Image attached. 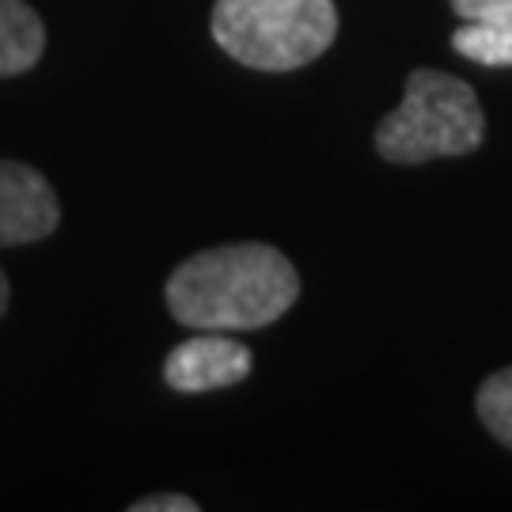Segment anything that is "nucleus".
Returning a JSON list of instances; mask_svg holds the SVG:
<instances>
[{
  "label": "nucleus",
  "instance_id": "f257e3e1",
  "mask_svg": "<svg viewBox=\"0 0 512 512\" xmlns=\"http://www.w3.org/2000/svg\"><path fill=\"white\" fill-rule=\"evenodd\" d=\"M164 300L190 330H258L289 315L300 300V274L270 243H224L175 266Z\"/></svg>",
  "mask_w": 512,
  "mask_h": 512
},
{
  "label": "nucleus",
  "instance_id": "f03ea898",
  "mask_svg": "<svg viewBox=\"0 0 512 512\" xmlns=\"http://www.w3.org/2000/svg\"><path fill=\"white\" fill-rule=\"evenodd\" d=\"M338 35L334 0H217L213 38L258 73H293L330 50Z\"/></svg>",
  "mask_w": 512,
  "mask_h": 512
},
{
  "label": "nucleus",
  "instance_id": "7ed1b4c3",
  "mask_svg": "<svg viewBox=\"0 0 512 512\" xmlns=\"http://www.w3.org/2000/svg\"><path fill=\"white\" fill-rule=\"evenodd\" d=\"M486 137V114L471 84L437 69H414L403 103L376 126L387 164L418 167L440 156H471Z\"/></svg>",
  "mask_w": 512,
  "mask_h": 512
},
{
  "label": "nucleus",
  "instance_id": "20e7f679",
  "mask_svg": "<svg viewBox=\"0 0 512 512\" xmlns=\"http://www.w3.org/2000/svg\"><path fill=\"white\" fill-rule=\"evenodd\" d=\"M251 368H255V357L243 342L228 338L224 330H198L194 338H186L183 346L167 353L164 380L171 391L205 395V391L243 384Z\"/></svg>",
  "mask_w": 512,
  "mask_h": 512
},
{
  "label": "nucleus",
  "instance_id": "39448f33",
  "mask_svg": "<svg viewBox=\"0 0 512 512\" xmlns=\"http://www.w3.org/2000/svg\"><path fill=\"white\" fill-rule=\"evenodd\" d=\"M61 202L46 175L19 160H0V247H23L54 236Z\"/></svg>",
  "mask_w": 512,
  "mask_h": 512
},
{
  "label": "nucleus",
  "instance_id": "423d86ee",
  "mask_svg": "<svg viewBox=\"0 0 512 512\" xmlns=\"http://www.w3.org/2000/svg\"><path fill=\"white\" fill-rule=\"evenodd\" d=\"M46 54V27L27 0H0V76L31 73Z\"/></svg>",
  "mask_w": 512,
  "mask_h": 512
},
{
  "label": "nucleus",
  "instance_id": "0eeeda50",
  "mask_svg": "<svg viewBox=\"0 0 512 512\" xmlns=\"http://www.w3.org/2000/svg\"><path fill=\"white\" fill-rule=\"evenodd\" d=\"M459 57L490 65V69H509L512 65V16L505 19H463L452 35Z\"/></svg>",
  "mask_w": 512,
  "mask_h": 512
},
{
  "label": "nucleus",
  "instance_id": "6e6552de",
  "mask_svg": "<svg viewBox=\"0 0 512 512\" xmlns=\"http://www.w3.org/2000/svg\"><path fill=\"white\" fill-rule=\"evenodd\" d=\"M475 410L478 421L486 425V433L512 452V368H501V372L482 380L475 395Z\"/></svg>",
  "mask_w": 512,
  "mask_h": 512
},
{
  "label": "nucleus",
  "instance_id": "1a4fd4ad",
  "mask_svg": "<svg viewBox=\"0 0 512 512\" xmlns=\"http://www.w3.org/2000/svg\"><path fill=\"white\" fill-rule=\"evenodd\" d=\"M459 19H505L512 16V0H452Z\"/></svg>",
  "mask_w": 512,
  "mask_h": 512
},
{
  "label": "nucleus",
  "instance_id": "9d476101",
  "mask_svg": "<svg viewBox=\"0 0 512 512\" xmlns=\"http://www.w3.org/2000/svg\"><path fill=\"white\" fill-rule=\"evenodd\" d=\"M198 509L202 505L186 494H152L129 505V512H198Z\"/></svg>",
  "mask_w": 512,
  "mask_h": 512
},
{
  "label": "nucleus",
  "instance_id": "9b49d317",
  "mask_svg": "<svg viewBox=\"0 0 512 512\" xmlns=\"http://www.w3.org/2000/svg\"><path fill=\"white\" fill-rule=\"evenodd\" d=\"M8 304H12V285H8V277H4V270H0V319H4Z\"/></svg>",
  "mask_w": 512,
  "mask_h": 512
}]
</instances>
